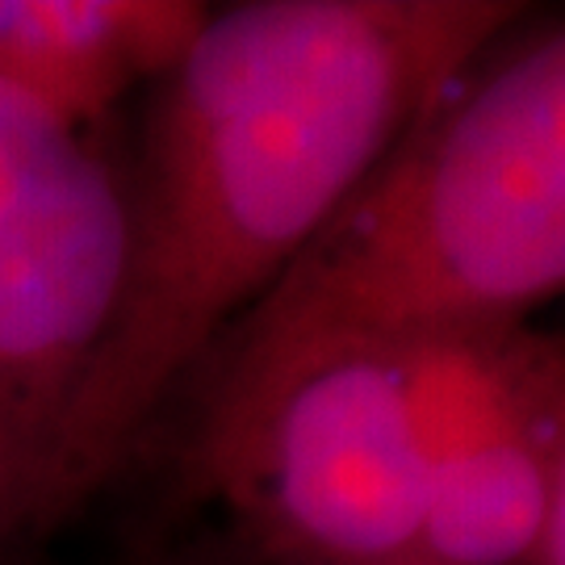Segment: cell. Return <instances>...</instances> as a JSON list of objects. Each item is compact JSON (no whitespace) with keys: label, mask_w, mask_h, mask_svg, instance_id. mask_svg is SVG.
Wrapping results in <instances>:
<instances>
[{"label":"cell","mask_w":565,"mask_h":565,"mask_svg":"<svg viewBox=\"0 0 565 565\" xmlns=\"http://www.w3.org/2000/svg\"><path fill=\"white\" fill-rule=\"evenodd\" d=\"M515 18L507 0H260L210 18L121 193L118 302L67 411L42 527L118 473L172 385Z\"/></svg>","instance_id":"obj_1"},{"label":"cell","mask_w":565,"mask_h":565,"mask_svg":"<svg viewBox=\"0 0 565 565\" xmlns=\"http://www.w3.org/2000/svg\"><path fill=\"white\" fill-rule=\"evenodd\" d=\"M565 281V34L499 42L205 352L193 478L226 494L310 369L524 327Z\"/></svg>","instance_id":"obj_2"},{"label":"cell","mask_w":565,"mask_h":565,"mask_svg":"<svg viewBox=\"0 0 565 565\" xmlns=\"http://www.w3.org/2000/svg\"><path fill=\"white\" fill-rule=\"evenodd\" d=\"M126 205L88 142L0 93V545L42 527L67 411L118 302Z\"/></svg>","instance_id":"obj_3"},{"label":"cell","mask_w":565,"mask_h":565,"mask_svg":"<svg viewBox=\"0 0 565 565\" xmlns=\"http://www.w3.org/2000/svg\"><path fill=\"white\" fill-rule=\"evenodd\" d=\"M223 499L310 565L424 557L427 469L411 352H361L298 377Z\"/></svg>","instance_id":"obj_4"},{"label":"cell","mask_w":565,"mask_h":565,"mask_svg":"<svg viewBox=\"0 0 565 565\" xmlns=\"http://www.w3.org/2000/svg\"><path fill=\"white\" fill-rule=\"evenodd\" d=\"M427 469L424 557L524 565L565 507L562 348L527 327L411 352Z\"/></svg>","instance_id":"obj_5"},{"label":"cell","mask_w":565,"mask_h":565,"mask_svg":"<svg viewBox=\"0 0 565 565\" xmlns=\"http://www.w3.org/2000/svg\"><path fill=\"white\" fill-rule=\"evenodd\" d=\"M210 18L193 0H0V93L81 135L168 81Z\"/></svg>","instance_id":"obj_6"},{"label":"cell","mask_w":565,"mask_h":565,"mask_svg":"<svg viewBox=\"0 0 565 565\" xmlns=\"http://www.w3.org/2000/svg\"><path fill=\"white\" fill-rule=\"evenodd\" d=\"M394 565H436V562H427V557H415V562H394Z\"/></svg>","instance_id":"obj_7"}]
</instances>
